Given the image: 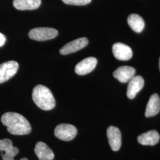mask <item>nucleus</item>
I'll list each match as a JSON object with an SVG mask.
<instances>
[{"label": "nucleus", "mask_w": 160, "mask_h": 160, "mask_svg": "<svg viewBox=\"0 0 160 160\" xmlns=\"http://www.w3.org/2000/svg\"><path fill=\"white\" fill-rule=\"evenodd\" d=\"M107 136L112 149L114 151H119L122 145V135L119 129L115 126H109L107 130Z\"/></svg>", "instance_id": "1a4fd4ad"}, {"label": "nucleus", "mask_w": 160, "mask_h": 160, "mask_svg": "<svg viewBox=\"0 0 160 160\" xmlns=\"http://www.w3.org/2000/svg\"><path fill=\"white\" fill-rule=\"evenodd\" d=\"M6 42V37L1 33H0V47L3 46Z\"/></svg>", "instance_id": "6ab92c4d"}, {"label": "nucleus", "mask_w": 160, "mask_h": 160, "mask_svg": "<svg viewBox=\"0 0 160 160\" xmlns=\"http://www.w3.org/2000/svg\"><path fill=\"white\" fill-rule=\"evenodd\" d=\"M2 123L7 127V131L12 135H28L32 131L29 121L22 114L15 112H7L1 117Z\"/></svg>", "instance_id": "f257e3e1"}, {"label": "nucleus", "mask_w": 160, "mask_h": 160, "mask_svg": "<svg viewBox=\"0 0 160 160\" xmlns=\"http://www.w3.org/2000/svg\"><path fill=\"white\" fill-rule=\"evenodd\" d=\"M159 68H160V60H159Z\"/></svg>", "instance_id": "412c9836"}, {"label": "nucleus", "mask_w": 160, "mask_h": 160, "mask_svg": "<svg viewBox=\"0 0 160 160\" xmlns=\"http://www.w3.org/2000/svg\"><path fill=\"white\" fill-rule=\"evenodd\" d=\"M112 52L114 57L120 61H128L133 55L131 48L122 43H114L112 47Z\"/></svg>", "instance_id": "9d476101"}, {"label": "nucleus", "mask_w": 160, "mask_h": 160, "mask_svg": "<svg viewBox=\"0 0 160 160\" xmlns=\"http://www.w3.org/2000/svg\"><path fill=\"white\" fill-rule=\"evenodd\" d=\"M160 134L157 131L152 130L144 133L138 138V142L143 145H155L160 141Z\"/></svg>", "instance_id": "2eb2a0df"}, {"label": "nucleus", "mask_w": 160, "mask_h": 160, "mask_svg": "<svg viewBox=\"0 0 160 160\" xmlns=\"http://www.w3.org/2000/svg\"><path fill=\"white\" fill-rule=\"evenodd\" d=\"M13 6L18 10H33L41 4V0H13Z\"/></svg>", "instance_id": "dca6fc26"}, {"label": "nucleus", "mask_w": 160, "mask_h": 160, "mask_svg": "<svg viewBox=\"0 0 160 160\" xmlns=\"http://www.w3.org/2000/svg\"><path fill=\"white\" fill-rule=\"evenodd\" d=\"M0 151L2 160H14V157L18 153V149L12 146L9 139L0 140Z\"/></svg>", "instance_id": "423d86ee"}, {"label": "nucleus", "mask_w": 160, "mask_h": 160, "mask_svg": "<svg viewBox=\"0 0 160 160\" xmlns=\"http://www.w3.org/2000/svg\"><path fill=\"white\" fill-rule=\"evenodd\" d=\"M28 160V159H27L26 158H22L21 160Z\"/></svg>", "instance_id": "aec40b11"}, {"label": "nucleus", "mask_w": 160, "mask_h": 160, "mask_svg": "<svg viewBox=\"0 0 160 160\" xmlns=\"http://www.w3.org/2000/svg\"><path fill=\"white\" fill-rule=\"evenodd\" d=\"M32 98L34 103L40 109L50 110L55 106V100L51 90L45 86L38 85L32 92Z\"/></svg>", "instance_id": "f03ea898"}, {"label": "nucleus", "mask_w": 160, "mask_h": 160, "mask_svg": "<svg viewBox=\"0 0 160 160\" xmlns=\"http://www.w3.org/2000/svg\"><path fill=\"white\" fill-rule=\"evenodd\" d=\"M160 112V97L157 94H153L149 99L145 110V116L152 117Z\"/></svg>", "instance_id": "ddd939ff"}, {"label": "nucleus", "mask_w": 160, "mask_h": 160, "mask_svg": "<svg viewBox=\"0 0 160 160\" xmlns=\"http://www.w3.org/2000/svg\"><path fill=\"white\" fill-rule=\"evenodd\" d=\"M54 134L56 137L62 141H69L76 137L77 129L72 125L62 123L56 127L54 131Z\"/></svg>", "instance_id": "20e7f679"}, {"label": "nucleus", "mask_w": 160, "mask_h": 160, "mask_svg": "<svg viewBox=\"0 0 160 160\" xmlns=\"http://www.w3.org/2000/svg\"><path fill=\"white\" fill-rule=\"evenodd\" d=\"M64 3L69 5L84 6L89 4L92 0H62Z\"/></svg>", "instance_id": "a211bd4d"}, {"label": "nucleus", "mask_w": 160, "mask_h": 160, "mask_svg": "<svg viewBox=\"0 0 160 160\" xmlns=\"http://www.w3.org/2000/svg\"><path fill=\"white\" fill-rule=\"evenodd\" d=\"M18 63L14 61H10L0 64V84L10 80L17 73Z\"/></svg>", "instance_id": "39448f33"}, {"label": "nucleus", "mask_w": 160, "mask_h": 160, "mask_svg": "<svg viewBox=\"0 0 160 160\" xmlns=\"http://www.w3.org/2000/svg\"><path fill=\"white\" fill-rule=\"evenodd\" d=\"M58 32L57 29L51 28H38L30 30L29 38L37 41L50 40L57 37Z\"/></svg>", "instance_id": "7ed1b4c3"}, {"label": "nucleus", "mask_w": 160, "mask_h": 160, "mask_svg": "<svg viewBox=\"0 0 160 160\" xmlns=\"http://www.w3.org/2000/svg\"><path fill=\"white\" fill-rule=\"evenodd\" d=\"M128 82L126 95L129 99H133L143 88L144 80L141 76L137 75L133 77Z\"/></svg>", "instance_id": "9b49d317"}, {"label": "nucleus", "mask_w": 160, "mask_h": 160, "mask_svg": "<svg viewBox=\"0 0 160 160\" xmlns=\"http://www.w3.org/2000/svg\"><path fill=\"white\" fill-rule=\"evenodd\" d=\"M128 23L133 31L141 33L145 28L143 18L137 14H132L128 18Z\"/></svg>", "instance_id": "f3484780"}, {"label": "nucleus", "mask_w": 160, "mask_h": 160, "mask_svg": "<svg viewBox=\"0 0 160 160\" xmlns=\"http://www.w3.org/2000/svg\"><path fill=\"white\" fill-rule=\"evenodd\" d=\"M34 152L39 160H53L54 154L46 143L38 142L36 144Z\"/></svg>", "instance_id": "4468645a"}, {"label": "nucleus", "mask_w": 160, "mask_h": 160, "mask_svg": "<svg viewBox=\"0 0 160 160\" xmlns=\"http://www.w3.org/2000/svg\"><path fill=\"white\" fill-rule=\"evenodd\" d=\"M88 44V40L86 38H81L72 40L66 44L60 49L59 53L61 55H68L78 51L85 48Z\"/></svg>", "instance_id": "6e6552de"}, {"label": "nucleus", "mask_w": 160, "mask_h": 160, "mask_svg": "<svg viewBox=\"0 0 160 160\" xmlns=\"http://www.w3.org/2000/svg\"><path fill=\"white\" fill-rule=\"evenodd\" d=\"M97 63V60L96 58H87L76 65L75 72L77 74L80 75L87 74L94 69Z\"/></svg>", "instance_id": "0eeeda50"}, {"label": "nucleus", "mask_w": 160, "mask_h": 160, "mask_svg": "<svg viewBox=\"0 0 160 160\" xmlns=\"http://www.w3.org/2000/svg\"><path fill=\"white\" fill-rule=\"evenodd\" d=\"M136 73L135 69L129 66H122L116 69L113 72V76L120 82H128L135 77Z\"/></svg>", "instance_id": "f8f14e48"}]
</instances>
